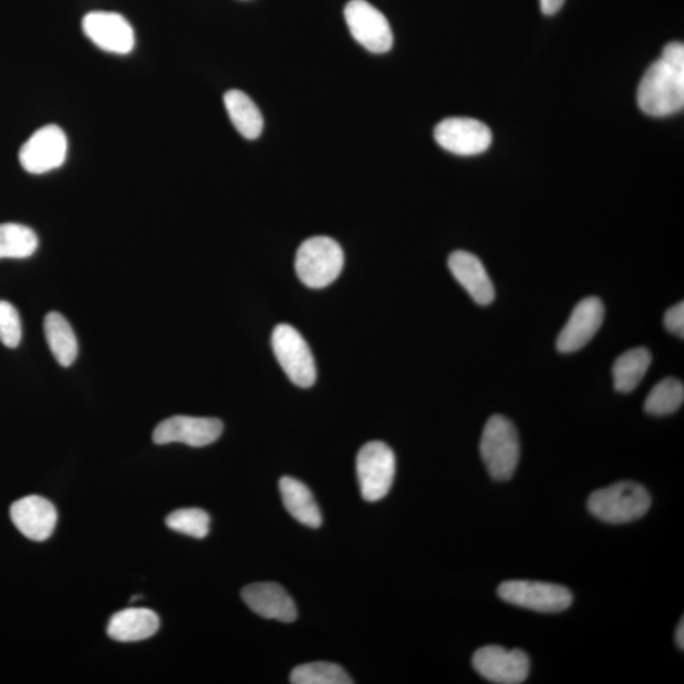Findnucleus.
<instances>
[{"label":"nucleus","instance_id":"obj_4","mask_svg":"<svg viewBox=\"0 0 684 684\" xmlns=\"http://www.w3.org/2000/svg\"><path fill=\"white\" fill-rule=\"evenodd\" d=\"M651 498L643 485L620 482L592 494L588 509L608 523H626L641 519L649 511Z\"/></svg>","mask_w":684,"mask_h":684},{"label":"nucleus","instance_id":"obj_18","mask_svg":"<svg viewBox=\"0 0 684 684\" xmlns=\"http://www.w3.org/2000/svg\"><path fill=\"white\" fill-rule=\"evenodd\" d=\"M160 628L159 616L150 608H126L112 616L106 633L121 643L141 642L154 636Z\"/></svg>","mask_w":684,"mask_h":684},{"label":"nucleus","instance_id":"obj_14","mask_svg":"<svg viewBox=\"0 0 684 684\" xmlns=\"http://www.w3.org/2000/svg\"><path fill=\"white\" fill-rule=\"evenodd\" d=\"M605 307L597 296H588L577 304L565 329L557 340L561 354L580 352L599 330L604 322Z\"/></svg>","mask_w":684,"mask_h":684},{"label":"nucleus","instance_id":"obj_30","mask_svg":"<svg viewBox=\"0 0 684 684\" xmlns=\"http://www.w3.org/2000/svg\"><path fill=\"white\" fill-rule=\"evenodd\" d=\"M683 620H681L679 628H676L675 631V641H676V645H679V648L681 650H683L684 648V625H683Z\"/></svg>","mask_w":684,"mask_h":684},{"label":"nucleus","instance_id":"obj_23","mask_svg":"<svg viewBox=\"0 0 684 684\" xmlns=\"http://www.w3.org/2000/svg\"><path fill=\"white\" fill-rule=\"evenodd\" d=\"M38 248L37 235L27 226L0 225V258H26Z\"/></svg>","mask_w":684,"mask_h":684},{"label":"nucleus","instance_id":"obj_20","mask_svg":"<svg viewBox=\"0 0 684 684\" xmlns=\"http://www.w3.org/2000/svg\"><path fill=\"white\" fill-rule=\"evenodd\" d=\"M224 102L233 126L245 139L255 140L262 135L264 118L253 99L233 89L227 91Z\"/></svg>","mask_w":684,"mask_h":684},{"label":"nucleus","instance_id":"obj_11","mask_svg":"<svg viewBox=\"0 0 684 684\" xmlns=\"http://www.w3.org/2000/svg\"><path fill=\"white\" fill-rule=\"evenodd\" d=\"M473 667L484 680L498 684H520L528 680L530 659L520 649L483 646L473 656Z\"/></svg>","mask_w":684,"mask_h":684},{"label":"nucleus","instance_id":"obj_6","mask_svg":"<svg viewBox=\"0 0 684 684\" xmlns=\"http://www.w3.org/2000/svg\"><path fill=\"white\" fill-rule=\"evenodd\" d=\"M356 476L362 496L369 502L390 493L395 476V456L382 441L365 444L356 456Z\"/></svg>","mask_w":684,"mask_h":684},{"label":"nucleus","instance_id":"obj_26","mask_svg":"<svg viewBox=\"0 0 684 684\" xmlns=\"http://www.w3.org/2000/svg\"><path fill=\"white\" fill-rule=\"evenodd\" d=\"M166 527L179 534L204 539L210 534L211 517L201 508H181L166 517Z\"/></svg>","mask_w":684,"mask_h":684},{"label":"nucleus","instance_id":"obj_17","mask_svg":"<svg viewBox=\"0 0 684 684\" xmlns=\"http://www.w3.org/2000/svg\"><path fill=\"white\" fill-rule=\"evenodd\" d=\"M447 265L454 278L479 306H489L494 301V286L479 257L458 250L448 256Z\"/></svg>","mask_w":684,"mask_h":684},{"label":"nucleus","instance_id":"obj_7","mask_svg":"<svg viewBox=\"0 0 684 684\" xmlns=\"http://www.w3.org/2000/svg\"><path fill=\"white\" fill-rule=\"evenodd\" d=\"M498 596L508 604L545 613L566 611L573 604L568 588L546 582L507 581L499 585Z\"/></svg>","mask_w":684,"mask_h":684},{"label":"nucleus","instance_id":"obj_13","mask_svg":"<svg viewBox=\"0 0 684 684\" xmlns=\"http://www.w3.org/2000/svg\"><path fill=\"white\" fill-rule=\"evenodd\" d=\"M84 34L106 52L127 55L135 48V33L129 22L118 13L90 12L83 18Z\"/></svg>","mask_w":684,"mask_h":684},{"label":"nucleus","instance_id":"obj_29","mask_svg":"<svg viewBox=\"0 0 684 684\" xmlns=\"http://www.w3.org/2000/svg\"><path fill=\"white\" fill-rule=\"evenodd\" d=\"M566 0H540V7L545 15H553L561 10Z\"/></svg>","mask_w":684,"mask_h":684},{"label":"nucleus","instance_id":"obj_25","mask_svg":"<svg viewBox=\"0 0 684 684\" xmlns=\"http://www.w3.org/2000/svg\"><path fill=\"white\" fill-rule=\"evenodd\" d=\"M293 684H352L354 680L345 669L329 661L295 667L291 673Z\"/></svg>","mask_w":684,"mask_h":684},{"label":"nucleus","instance_id":"obj_2","mask_svg":"<svg viewBox=\"0 0 684 684\" xmlns=\"http://www.w3.org/2000/svg\"><path fill=\"white\" fill-rule=\"evenodd\" d=\"M481 455L494 481L505 482L515 474L520 460V440L515 425L505 416L486 421L481 439Z\"/></svg>","mask_w":684,"mask_h":684},{"label":"nucleus","instance_id":"obj_1","mask_svg":"<svg viewBox=\"0 0 684 684\" xmlns=\"http://www.w3.org/2000/svg\"><path fill=\"white\" fill-rule=\"evenodd\" d=\"M641 110L651 117H667L684 106V46H666L661 58L643 76L637 89Z\"/></svg>","mask_w":684,"mask_h":684},{"label":"nucleus","instance_id":"obj_21","mask_svg":"<svg viewBox=\"0 0 684 684\" xmlns=\"http://www.w3.org/2000/svg\"><path fill=\"white\" fill-rule=\"evenodd\" d=\"M43 330L53 357L61 367H71L78 356V340L71 324L59 312H50L45 317Z\"/></svg>","mask_w":684,"mask_h":684},{"label":"nucleus","instance_id":"obj_22","mask_svg":"<svg viewBox=\"0 0 684 684\" xmlns=\"http://www.w3.org/2000/svg\"><path fill=\"white\" fill-rule=\"evenodd\" d=\"M651 363V354L646 347L628 350L618 357L612 368L615 390L631 393L641 384Z\"/></svg>","mask_w":684,"mask_h":684},{"label":"nucleus","instance_id":"obj_15","mask_svg":"<svg viewBox=\"0 0 684 684\" xmlns=\"http://www.w3.org/2000/svg\"><path fill=\"white\" fill-rule=\"evenodd\" d=\"M11 519L22 535L34 542H45L55 531L58 511L49 499L27 496L14 502Z\"/></svg>","mask_w":684,"mask_h":684},{"label":"nucleus","instance_id":"obj_24","mask_svg":"<svg viewBox=\"0 0 684 684\" xmlns=\"http://www.w3.org/2000/svg\"><path fill=\"white\" fill-rule=\"evenodd\" d=\"M684 385L681 380L666 378L653 388L645 401V410L653 416L674 414L683 405Z\"/></svg>","mask_w":684,"mask_h":684},{"label":"nucleus","instance_id":"obj_9","mask_svg":"<svg viewBox=\"0 0 684 684\" xmlns=\"http://www.w3.org/2000/svg\"><path fill=\"white\" fill-rule=\"evenodd\" d=\"M66 135L59 126H43L29 137L20 151V163L30 174H45L65 163Z\"/></svg>","mask_w":684,"mask_h":684},{"label":"nucleus","instance_id":"obj_3","mask_svg":"<svg viewBox=\"0 0 684 684\" xmlns=\"http://www.w3.org/2000/svg\"><path fill=\"white\" fill-rule=\"evenodd\" d=\"M344 251L327 236H315L302 243L295 255V273L304 286L326 288L344 268Z\"/></svg>","mask_w":684,"mask_h":684},{"label":"nucleus","instance_id":"obj_16","mask_svg":"<svg viewBox=\"0 0 684 684\" xmlns=\"http://www.w3.org/2000/svg\"><path fill=\"white\" fill-rule=\"evenodd\" d=\"M241 596L250 610L264 619L293 622L299 615L293 598L277 583L246 585Z\"/></svg>","mask_w":684,"mask_h":684},{"label":"nucleus","instance_id":"obj_27","mask_svg":"<svg viewBox=\"0 0 684 684\" xmlns=\"http://www.w3.org/2000/svg\"><path fill=\"white\" fill-rule=\"evenodd\" d=\"M22 340V324L18 311L10 302L0 301V342L14 349Z\"/></svg>","mask_w":684,"mask_h":684},{"label":"nucleus","instance_id":"obj_12","mask_svg":"<svg viewBox=\"0 0 684 684\" xmlns=\"http://www.w3.org/2000/svg\"><path fill=\"white\" fill-rule=\"evenodd\" d=\"M224 432V423L218 418L174 416L160 422L152 440L157 445L181 443L203 447L217 441Z\"/></svg>","mask_w":684,"mask_h":684},{"label":"nucleus","instance_id":"obj_28","mask_svg":"<svg viewBox=\"0 0 684 684\" xmlns=\"http://www.w3.org/2000/svg\"><path fill=\"white\" fill-rule=\"evenodd\" d=\"M666 329L681 339L684 338V303H676L664 316Z\"/></svg>","mask_w":684,"mask_h":684},{"label":"nucleus","instance_id":"obj_10","mask_svg":"<svg viewBox=\"0 0 684 684\" xmlns=\"http://www.w3.org/2000/svg\"><path fill=\"white\" fill-rule=\"evenodd\" d=\"M433 136L441 148L460 156L482 154L492 143L490 127L481 121L467 117L441 121Z\"/></svg>","mask_w":684,"mask_h":684},{"label":"nucleus","instance_id":"obj_8","mask_svg":"<svg viewBox=\"0 0 684 684\" xmlns=\"http://www.w3.org/2000/svg\"><path fill=\"white\" fill-rule=\"evenodd\" d=\"M344 14L350 34L364 49L372 53H385L392 49L390 22L376 7L365 0H352L346 4Z\"/></svg>","mask_w":684,"mask_h":684},{"label":"nucleus","instance_id":"obj_5","mask_svg":"<svg viewBox=\"0 0 684 684\" xmlns=\"http://www.w3.org/2000/svg\"><path fill=\"white\" fill-rule=\"evenodd\" d=\"M274 354L287 377L301 388L315 384L317 369L314 354L302 334L288 324H280L271 334Z\"/></svg>","mask_w":684,"mask_h":684},{"label":"nucleus","instance_id":"obj_19","mask_svg":"<svg viewBox=\"0 0 684 684\" xmlns=\"http://www.w3.org/2000/svg\"><path fill=\"white\" fill-rule=\"evenodd\" d=\"M281 501L294 519L308 528L321 527L322 515L308 486L292 477L279 481Z\"/></svg>","mask_w":684,"mask_h":684}]
</instances>
